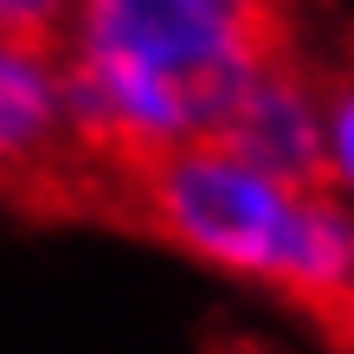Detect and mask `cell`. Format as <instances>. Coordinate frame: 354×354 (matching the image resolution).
I'll return each mask as SVG.
<instances>
[{"instance_id": "1", "label": "cell", "mask_w": 354, "mask_h": 354, "mask_svg": "<svg viewBox=\"0 0 354 354\" xmlns=\"http://www.w3.org/2000/svg\"><path fill=\"white\" fill-rule=\"evenodd\" d=\"M290 58V0H71L58 65L77 129L129 174L142 155L219 142Z\"/></svg>"}, {"instance_id": "2", "label": "cell", "mask_w": 354, "mask_h": 354, "mask_svg": "<svg viewBox=\"0 0 354 354\" xmlns=\"http://www.w3.org/2000/svg\"><path fill=\"white\" fill-rule=\"evenodd\" d=\"M122 225L155 232L194 252L200 264L252 277L328 322V335H348V213L335 194H309L252 161L194 142L161 149L129 168V213Z\"/></svg>"}, {"instance_id": "3", "label": "cell", "mask_w": 354, "mask_h": 354, "mask_svg": "<svg viewBox=\"0 0 354 354\" xmlns=\"http://www.w3.org/2000/svg\"><path fill=\"white\" fill-rule=\"evenodd\" d=\"M0 200L52 219L129 213V174L77 129L58 52L0 46Z\"/></svg>"}, {"instance_id": "4", "label": "cell", "mask_w": 354, "mask_h": 354, "mask_svg": "<svg viewBox=\"0 0 354 354\" xmlns=\"http://www.w3.org/2000/svg\"><path fill=\"white\" fill-rule=\"evenodd\" d=\"M71 0H0V46H32V52H65Z\"/></svg>"}]
</instances>
